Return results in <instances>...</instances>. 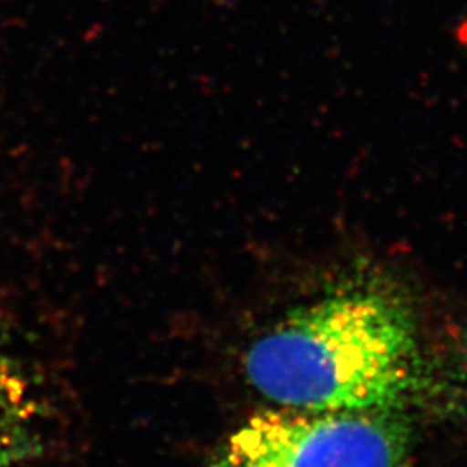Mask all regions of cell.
I'll return each mask as SVG.
<instances>
[{"mask_svg": "<svg viewBox=\"0 0 467 467\" xmlns=\"http://www.w3.org/2000/svg\"><path fill=\"white\" fill-rule=\"evenodd\" d=\"M412 443L407 409L274 405L246 419L204 467H409Z\"/></svg>", "mask_w": 467, "mask_h": 467, "instance_id": "cell-2", "label": "cell"}, {"mask_svg": "<svg viewBox=\"0 0 467 467\" xmlns=\"http://www.w3.org/2000/svg\"><path fill=\"white\" fill-rule=\"evenodd\" d=\"M44 410L34 384L0 348V467H21L42 451Z\"/></svg>", "mask_w": 467, "mask_h": 467, "instance_id": "cell-3", "label": "cell"}, {"mask_svg": "<svg viewBox=\"0 0 467 467\" xmlns=\"http://www.w3.org/2000/svg\"><path fill=\"white\" fill-rule=\"evenodd\" d=\"M243 366L272 405L306 410L409 409L426 372L410 306L374 283L296 306L251 343Z\"/></svg>", "mask_w": 467, "mask_h": 467, "instance_id": "cell-1", "label": "cell"}]
</instances>
